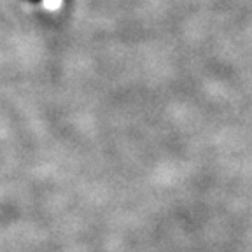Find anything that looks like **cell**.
I'll use <instances>...</instances> for the list:
<instances>
[{
    "instance_id": "6da1fadb",
    "label": "cell",
    "mask_w": 252,
    "mask_h": 252,
    "mask_svg": "<svg viewBox=\"0 0 252 252\" xmlns=\"http://www.w3.org/2000/svg\"><path fill=\"white\" fill-rule=\"evenodd\" d=\"M32 2H39V0H32Z\"/></svg>"
}]
</instances>
